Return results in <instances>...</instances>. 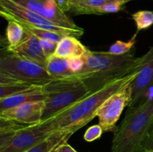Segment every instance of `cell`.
<instances>
[{"instance_id":"1","label":"cell","mask_w":153,"mask_h":152,"mask_svg":"<svg viewBox=\"0 0 153 152\" xmlns=\"http://www.w3.org/2000/svg\"><path fill=\"white\" fill-rule=\"evenodd\" d=\"M135 49L123 55L108 52H93L88 49L83 56L85 67L79 73L91 93L108 83L120 79L141 68L142 57L136 58Z\"/></svg>"},{"instance_id":"2","label":"cell","mask_w":153,"mask_h":152,"mask_svg":"<svg viewBox=\"0 0 153 152\" xmlns=\"http://www.w3.org/2000/svg\"><path fill=\"white\" fill-rule=\"evenodd\" d=\"M139 71L108 83L100 90L90 94L51 118L49 121L52 128L55 131L76 133L96 117L97 110L102 104L124 85L134 80Z\"/></svg>"},{"instance_id":"3","label":"cell","mask_w":153,"mask_h":152,"mask_svg":"<svg viewBox=\"0 0 153 152\" xmlns=\"http://www.w3.org/2000/svg\"><path fill=\"white\" fill-rule=\"evenodd\" d=\"M152 131L153 93L139 106L128 109L114 132L111 152H145V142Z\"/></svg>"},{"instance_id":"4","label":"cell","mask_w":153,"mask_h":152,"mask_svg":"<svg viewBox=\"0 0 153 152\" xmlns=\"http://www.w3.org/2000/svg\"><path fill=\"white\" fill-rule=\"evenodd\" d=\"M45 107L42 122L53 116L91 94L79 74L55 78L43 86Z\"/></svg>"},{"instance_id":"5","label":"cell","mask_w":153,"mask_h":152,"mask_svg":"<svg viewBox=\"0 0 153 152\" xmlns=\"http://www.w3.org/2000/svg\"><path fill=\"white\" fill-rule=\"evenodd\" d=\"M0 76L37 86H43L55 79L43 66L4 48H1Z\"/></svg>"},{"instance_id":"6","label":"cell","mask_w":153,"mask_h":152,"mask_svg":"<svg viewBox=\"0 0 153 152\" xmlns=\"http://www.w3.org/2000/svg\"><path fill=\"white\" fill-rule=\"evenodd\" d=\"M55 132L49 120L17 129H0V152H25Z\"/></svg>"},{"instance_id":"7","label":"cell","mask_w":153,"mask_h":152,"mask_svg":"<svg viewBox=\"0 0 153 152\" xmlns=\"http://www.w3.org/2000/svg\"><path fill=\"white\" fill-rule=\"evenodd\" d=\"M0 15L6 20H13L25 26L55 31L77 38L84 34V29L74 30L56 25L52 21L22 7L12 0H0Z\"/></svg>"},{"instance_id":"8","label":"cell","mask_w":153,"mask_h":152,"mask_svg":"<svg viewBox=\"0 0 153 152\" xmlns=\"http://www.w3.org/2000/svg\"><path fill=\"white\" fill-rule=\"evenodd\" d=\"M131 81L109 96L97 110L96 116L99 118V124L104 132H114L116 131L117 123L121 114L131 101Z\"/></svg>"},{"instance_id":"9","label":"cell","mask_w":153,"mask_h":152,"mask_svg":"<svg viewBox=\"0 0 153 152\" xmlns=\"http://www.w3.org/2000/svg\"><path fill=\"white\" fill-rule=\"evenodd\" d=\"M143 63L131 81V99L128 107H137L153 93V46L142 56Z\"/></svg>"},{"instance_id":"10","label":"cell","mask_w":153,"mask_h":152,"mask_svg":"<svg viewBox=\"0 0 153 152\" xmlns=\"http://www.w3.org/2000/svg\"><path fill=\"white\" fill-rule=\"evenodd\" d=\"M22 7L52 21L56 25L64 28L80 30L73 19L63 11L55 0H12Z\"/></svg>"},{"instance_id":"11","label":"cell","mask_w":153,"mask_h":152,"mask_svg":"<svg viewBox=\"0 0 153 152\" xmlns=\"http://www.w3.org/2000/svg\"><path fill=\"white\" fill-rule=\"evenodd\" d=\"M45 107L44 101H31L0 112V119L14 121L26 125H37L42 122Z\"/></svg>"},{"instance_id":"12","label":"cell","mask_w":153,"mask_h":152,"mask_svg":"<svg viewBox=\"0 0 153 152\" xmlns=\"http://www.w3.org/2000/svg\"><path fill=\"white\" fill-rule=\"evenodd\" d=\"M10 52H13L22 58L37 63L46 68L47 58L42 49L40 39L30 33L27 32L25 40Z\"/></svg>"},{"instance_id":"13","label":"cell","mask_w":153,"mask_h":152,"mask_svg":"<svg viewBox=\"0 0 153 152\" xmlns=\"http://www.w3.org/2000/svg\"><path fill=\"white\" fill-rule=\"evenodd\" d=\"M37 101H45L43 86H35L28 90L24 91L16 95L0 98V112L17 107L25 103Z\"/></svg>"},{"instance_id":"14","label":"cell","mask_w":153,"mask_h":152,"mask_svg":"<svg viewBox=\"0 0 153 152\" xmlns=\"http://www.w3.org/2000/svg\"><path fill=\"white\" fill-rule=\"evenodd\" d=\"M88 50V48L84 46L77 37L65 36L58 43L53 55L65 59H70L73 57H83Z\"/></svg>"},{"instance_id":"15","label":"cell","mask_w":153,"mask_h":152,"mask_svg":"<svg viewBox=\"0 0 153 152\" xmlns=\"http://www.w3.org/2000/svg\"><path fill=\"white\" fill-rule=\"evenodd\" d=\"M27 32L23 25L13 20L7 21L4 39L1 37V48L11 51L19 46L26 37Z\"/></svg>"},{"instance_id":"16","label":"cell","mask_w":153,"mask_h":152,"mask_svg":"<svg viewBox=\"0 0 153 152\" xmlns=\"http://www.w3.org/2000/svg\"><path fill=\"white\" fill-rule=\"evenodd\" d=\"M35 86L37 85L0 76V98L16 95L24 91L28 90Z\"/></svg>"},{"instance_id":"17","label":"cell","mask_w":153,"mask_h":152,"mask_svg":"<svg viewBox=\"0 0 153 152\" xmlns=\"http://www.w3.org/2000/svg\"><path fill=\"white\" fill-rule=\"evenodd\" d=\"M46 69L55 78L67 77L73 75L69 66L68 59L51 55L47 58Z\"/></svg>"},{"instance_id":"18","label":"cell","mask_w":153,"mask_h":152,"mask_svg":"<svg viewBox=\"0 0 153 152\" xmlns=\"http://www.w3.org/2000/svg\"><path fill=\"white\" fill-rule=\"evenodd\" d=\"M73 133L58 131L37 145L28 149L25 152H51L53 149L56 148L58 145L67 142L71 137Z\"/></svg>"},{"instance_id":"19","label":"cell","mask_w":153,"mask_h":152,"mask_svg":"<svg viewBox=\"0 0 153 152\" xmlns=\"http://www.w3.org/2000/svg\"><path fill=\"white\" fill-rule=\"evenodd\" d=\"M106 0H78L70 4V13L73 15L95 14V10Z\"/></svg>"},{"instance_id":"20","label":"cell","mask_w":153,"mask_h":152,"mask_svg":"<svg viewBox=\"0 0 153 152\" xmlns=\"http://www.w3.org/2000/svg\"><path fill=\"white\" fill-rule=\"evenodd\" d=\"M137 28V33L149 28L153 25L152 10H138L131 15Z\"/></svg>"},{"instance_id":"21","label":"cell","mask_w":153,"mask_h":152,"mask_svg":"<svg viewBox=\"0 0 153 152\" xmlns=\"http://www.w3.org/2000/svg\"><path fill=\"white\" fill-rule=\"evenodd\" d=\"M21 25H22V24H21ZM23 27L27 32L36 36V37H38L40 40H49V41L54 42V43H58V42L61 41V39L66 36L64 35V34H60V33L55 32V31L40 29V28H34V27L25 26V25H23Z\"/></svg>"},{"instance_id":"22","label":"cell","mask_w":153,"mask_h":152,"mask_svg":"<svg viewBox=\"0 0 153 152\" xmlns=\"http://www.w3.org/2000/svg\"><path fill=\"white\" fill-rule=\"evenodd\" d=\"M138 33L136 32L134 35L128 41L124 42L122 40H117L110 46L108 52L116 55H123L131 52L134 49V45L137 42V36Z\"/></svg>"},{"instance_id":"23","label":"cell","mask_w":153,"mask_h":152,"mask_svg":"<svg viewBox=\"0 0 153 152\" xmlns=\"http://www.w3.org/2000/svg\"><path fill=\"white\" fill-rule=\"evenodd\" d=\"M128 1L124 0H113L106 1L103 4L97 7L95 10L96 15H102L105 13H114L120 11L123 7Z\"/></svg>"},{"instance_id":"24","label":"cell","mask_w":153,"mask_h":152,"mask_svg":"<svg viewBox=\"0 0 153 152\" xmlns=\"http://www.w3.org/2000/svg\"><path fill=\"white\" fill-rule=\"evenodd\" d=\"M104 133L102 128L100 126V124L94 125L88 128L84 134V139L88 142H92L95 140L99 139Z\"/></svg>"},{"instance_id":"25","label":"cell","mask_w":153,"mask_h":152,"mask_svg":"<svg viewBox=\"0 0 153 152\" xmlns=\"http://www.w3.org/2000/svg\"><path fill=\"white\" fill-rule=\"evenodd\" d=\"M70 69L73 74L82 72L85 67V61L83 57H73L68 59Z\"/></svg>"},{"instance_id":"26","label":"cell","mask_w":153,"mask_h":152,"mask_svg":"<svg viewBox=\"0 0 153 152\" xmlns=\"http://www.w3.org/2000/svg\"><path fill=\"white\" fill-rule=\"evenodd\" d=\"M40 45L42 46V49H43V52L46 55V58H48L49 57H50L51 55H52L55 53L58 43L46 40H40Z\"/></svg>"},{"instance_id":"27","label":"cell","mask_w":153,"mask_h":152,"mask_svg":"<svg viewBox=\"0 0 153 152\" xmlns=\"http://www.w3.org/2000/svg\"><path fill=\"white\" fill-rule=\"evenodd\" d=\"M55 151H56V152H78L70 145H69L67 142H65L58 145L55 149Z\"/></svg>"},{"instance_id":"28","label":"cell","mask_w":153,"mask_h":152,"mask_svg":"<svg viewBox=\"0 0 153 152\" xmlns=\"http://www.w3.org/2000/svg\"><path fill=\"white\" fill-rule=\"evenodd\" d=\"M144 151H151L153 152V131L150 133L144 144Z\"/></svg>"},{"instance_id":"29","label":"cell","mask_w":153,"mask_h":152,"mask_svg":"<svg viewBox=\"0 0 153 152\" xmlns=\"http://www.w3.org/2000/svg\"><path fill=\"white\" fill-rule=\"evenodd\" d=\"M106 1H113V0H106ZM124 1H132V0H124Z\"/></svg>"},{"instance_id":"30","label":"cell","mask_w":153,"mask_h":152,"mask_svg":"<svg viewBox=\"0 0 153 152\" xmlns=\"http://www.w3.org/2000/svg\"><path fill=\"white\" fill-rule=\"evenodd\" d=\"M69 1H70V2H74V1H78V0H69Z\"/></svg>"},{"instance_id":"31","label":"cell","mask_w":153,"mask_h":152,"mask_svg":"<svg viewBox=\"0 0 153 152\" xmlns=\"http://www.w3.org/2000/svg\"><path fill=\"white\" fill-rule=\"evenodd\" d=\"M55 149H56V148L53 149V150H52V151H51V152H56V151H55Z\"/></svg>"},{"instance_id":"32","label":"cell","mask_w":153,"mask_h":152,"mask_svg":"<svg viewBox=\"0 0 153 152\" xmlns=\"http://www.w3.org/2000/svg\"><path fill=\"white\" fill-rule=\"evenodd\" d=\"M146 152H152V151H146Z\"/></svg>"},{"instance_id":"33","label":"cell","mask_w":153,"mask_h":152,"mask_svg":"<svg viewBox=\"0 0 153 152\" xmlns=\"http://www.w3.org/2000/svg\"><path fill=\"white\" fill-rule=\"evenodd\" d=\"M152 1H153V0H152Z\"/></svg>"}]
</instances>
